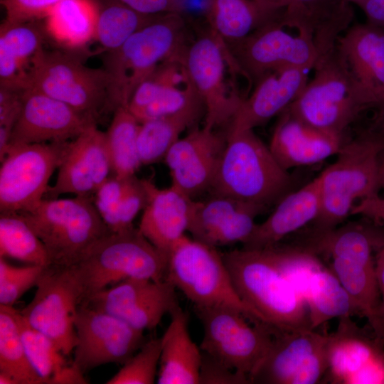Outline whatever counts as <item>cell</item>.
Here are the masks:
<instances>
[{
  "mask_svg": "<svg viewBox=\"0 0 384 384\" xmlns=\"http://www.w3.org/2000/svg\"><path fill=\"white\" fill-rule=\"evenodd\" d=\"M186 24L180 12L157 15L120 47L107 53V105L127 107L137 87L161 63L185 60Z\"/></svg>",
  "mask_w": 384,
  "mask_h": 384,
  "instance_id": "cell-1",
  "label": "cell"
},
{
  "mask_svg": "<svg viewBox=\"0 0 384 384\" xmlns=\"http://www.w3.org/2000/svg\"><path fill=\"white\" fill-rule=\"evenodd\" d=\"M242 299L280 330L310 329L307 304L280 271L272 247L222 253Z\"/></svg>",
  "mask_w": 384,
  "mask_h": 384,
  "instance_id": "cell-2",
  "label": "cell"
},
{
  "mask_svg": "<svg viewBox=\"0 0 384 384\" xmlns=\"http://www.w3.org/2000/svg\"><path fill=\"white\" fill-rule=\"evenodd\" d=\"M312 70V79L287 108L304 122L343 136L363 112L376 110L373 99L355 79L336 44L320 56Z\"/></svg>",
  "mask_w": 384,
  "mask_h": 384,
  "instance_id": "cell-3",
  "label": "cell"
},
{
  "mask_svg": "<svg viewBox=\"0 0 384 384\" xmlns=\"http://www.w3.org/2000/svg\"><path fill=\"white\" fill-rule=\"evenodd\" d=\"M226 144L209 190L266 209L289 192L292 178L253 129L226 133Z\"/></svg>",
  "mask_w": 384,
  "mask_h": 384,
  "instance_id": "cell-4",
  "label": "cell"
},
{
  "mask_svg": "<svg viewBox=\"0 0 384 384\" xmlns=\"http://www.w3.org/2000/svg\"><path fill=\"white\" fill-rule=\"evenodd\" d=\"M383 147L384 133L375 131L343 142L334 163L318 175L321 209L313 230L338 227L357 201L378 193V156Z\"/></svg>",
  "mask_w": 384,
  "mask_h": 384,
  "instance_id": "cell-5",
  "label": "cell"
},
{
  "mask_svg": "<svg viewBox=\"0 0 384 384\" xmlns=\"http://www.w3.org/2000/svg\"><path fill=\"white\" fill-rule=\"evenodd\" d=\"M18 213L44 245L51 266L74 267L111 232L93 197L43 198L33 208Z\"/></svg>",
  "mask_w": 384,
  "mask_h": 384,
  "instance_id": "cell-6",
  "label": "cell"
},
{
  "mask_svg": "<svg viewBox=\"0 0 384 384\" xmlns=\"http://www.w3.org/2000/svg\"><path fill=\"white\" fill-rule=\"evenodd\" d=\"M167 265L168 259L133 226L104 236L73 267L83 302L129 279H165Z\"/></svg>",
  "mask_w": 384,
  "mask_h": 384,
  "instance_id": "cell-7",
  "label": "cell"
},
{
  "mask_svg": "<svg viewBox=\"0 0 384 384\" xmlns=\"http://www.w3.org/2000/svg\"><path fill=\"white\" fill-rule=\"evenodd\" d=\"M165 279L195 308L227 307L241 313L252 323L266 324L239 295L222 253L215 247L183 235L169 253Z\"/></svg>",
  "mask_w": 384,
  "mask_h": 384,
  "instance_id": "cell-8",
  "label": "cell"
},
{
  "mask_svg": "<svg viewBox=\"0 0 384 384\" xmlns=\"http://www.w3.org/2000/svg\"><path fill=\"white\" fill-rule=\"evenodd\" d=\"M196 311L203 329L202 352L245 375L250 383L272 346L273 326L264 323L250 325L244 315L227 307Z\"/></svg>",
  "mask_w": 384,
  "mask_h": 384,
  "instance_id": "cell-9",
  "label": "cell"
},
{
  "mask_svg": "<svg viewBox=\"0 0 384 384\" xmlns=\"http://www.w3.org/2000/svg\"><path fill=\"white\" fill-rule=\"evenodd\" d=\"M96 119L107 105L108 78L105 69L86 66L71 50L43 48L33 60L29 87ZM27 89V90H28Z\"/></svg>",
  "mask_w": 384,
  "mask_h": 384,
  "instance_id": "cell-10",
  "label": "cell"
},
{
  "mask_svg": "<svg viewBox=\"0 0 384 384\" xmlns=\"http://www.w3.org/2000/svg\"><path fill=\"white\" fill-rule=\"evenodd\" d=\"M285 28L280 20L272 21L227 46L232 68L254 84L263 75L280 69L312 70L320 58L315 43Z\"/></svg>",
  "mask_w": 384,
  "mask_h": 384,
  "instance_id": "cell-11",
  "label": "cell"
},
{
  "mask_svg": "<svg viewBox=\"0 0 384 384\" xmlns=\"http://www.w3.org/2000/svg\"><path fill=\"white\" fill-rule=\"evenodd\" d=\"M69 142L9 147L0 167V213H21L43 198L53 171L58 169Z\"/></svg>",
  "mask_w": 384,
  "mask_h": 384,
  "instance_id": "cell-12",
  "label": "cell"
},
{
  "mask_svg": "<svg viewBox=\"0 0 384 384\" xmlns=\"http://www.w3.org/2000/svg\"><path fill=\"white\" fill-rule=\"evenodd\" d=\"M32 300L19 310L23 319L56 344L65 356L77 341L75 319L82 292L73 267H46Z\"/></svg>",
  "mask_w": 384,
  "mask_h": 384,
  "instance_id": "cell-13",
  "label": "cell"
},
{
  "mask_svg": "<svg viewBox=\"0 0 384 384\" xmlns=\"http://www.w3.org/2000/svg\"><path fill=\"white\" fill-rule=\"evenodd\" d=\"M230 57L223 42L210 29L188 45L184 65L206 108L204 126L230 124L242 99L230 91L225 68Z\"/></svg>",
  "mask_w": 384,
  "mask_h": 384,
  "instance_id": "cell-14",
  "label": "cell"
},
{
  "mask_svg": "<svg viewBox=\"0 0 384 384\" xmlns=\"http://www.w3.org/2000/svg\"><path fill=\"white\" fill-rule=\"evenodd\" d=\"M73 362L83 372L107 363H126L145 343L144 331L86 304L75 319Z\"/></svg>",
  "mask_w": 384,
  "mask_h": 384,
  "instance_id": "cell-15",
  "label": "cell"
},
{
  "mask_svg": "<svg viewBox=\"0 0 384 384\" xmlns=\"http://www.w3.org/2000/svg\"><path fill=\"white\" fill-rule=\"evenodd\" d=\"M82 303L112 314L143 331L156 327L165 314L179 306L172 283L166 279L145 278L122 281Z\"/></svg>",
  "mask_w": 384,
  "mask_h": 384,
  "instance_id": "cell-16",
  "label": "cell"
},
{
  "mask_svg": "<svg viewBox=\"0 0 384 384\" xmlns=\"http://www.w3.org/2000/svg\"><path fill=\"white\" fill-rule=\"evenodd\" d=\"M339 319L337 330L329 334V380L384 384V334H367L351 316Z\"/></svg>",
  "mask_w": 384,
  "mask_h": 384,
  "instance_id": "cell-17",
  "label": "cell"
},
{
  "mask_svg": "<svg viewBox=\"0 0 384 384\" xmlns=\"http://www.w3.org/2000/svg\"><path fill=\"white\" fill-rule=\"evenodd\" d=\"M93 124H96L94 117L44 93L28 89L23 94L9 149L21 144L68 141Z\"/></svg>",
  "mask_w": 384,
  "mask_h": 384,
  "instance_id": "cell-18",
  "label": "cell"
},
{
  "mask_svg": "<svg viewBox=\"0 0 384 384\" xmlns=\"http://www.w3.org/2000/svg\"><path fill=\"white\" fill-rule=\"evenodd\" d=\"M226 140V134L205 126L179 138L164 159L170 171L171 186L191 199L209 191Z\"/></svg>",
  "mask_w": 384,
  "mask_h": 384,
  "instance_id": "cell-19",
  "label": "cell"
},
{
  "mask_svg": "<svg viewBox=\"0 0 384 384\" xmlns=\"http://www.w3.org/2000/svg\"><path fill=\"white\" fill-rule=\"evenodd\" d=\"M111 174L105 132L93 124L69 142L55 183L48 186L44 198H56L65 193L93 197Z\"/></svg>",
  "mask_w": 384,
  "mask_h": 384,
  "instance_id": "cell-20",
  "label": "cell"
},
{
  "mask_svg": "<svg viewBox=\"0 0 384 384\" xmlns=\"http://www.w3.org/2000/svg\"><path fill=\"white\" fill-rule=\"evenodd\" d=\"M265 210L220 195L203 201L193 199L188 232L193 239L215 248L243 244L255 227V218Z\"/></svg>",
  "mask_w": 384,
  "mask_h": 384,
  "instance_id": "cell-21",
  "label": "cell"
},
{
  "mask_svg": "<svg viewBox=\"0 0 384 384\" xmlns=\"http://www.w3.org/2000/svg\"><path fill=\"white\" fill-rule=\"evenodd\" d=\"M309 70L289 68L270 72L242 99L227 132L254 129L279 116L297 98L309 81Z\"/></svg>",
  "mask_w": 384,
  "mask_h": 384,
  "instance_id": "cell-22",
  "label": "cell"
},
{
  "mask_svg": "<svg viewBox=\"0 0 384 384\" xmlns=\"http://www.w3.org/2000/svg\"><path fill=\"white\" fill-rule=\"evenodd\" d=\"M278 117L269 148L287 171L313 165L336 156L344 142L343 136L316 129L288 109Z\"/></svg>",
  "mask_w": 384,
  "mask_h": 384,
  "instance_id": "cell-23",
  "label": "cell"
},
{
  "mask_svg": "<svg viewBox=\"0 0 384 384\" xmlns=\"http://www.w3.org/2000/svg\"><path fill=\"white\" fill-rule=\"evenodd\" d=\"M281 23L310 38L320 56L335 47L352 25L353 11L346 0H283Z\"/></svg>",
  "mask_w": 384,
  "mask_h": 384,
  "instance_id": "cell-24",
  "label": "cell"
},
{
  "mask_svg": "<svg viewBox=\"0 0 384 384\" xmlns=\"http://www.w3.org/2000/svg\"><path fill=\"white\" fill-rule=\"evenodd\" d=\"M336 46L351 73L384 114V29L369 23L351 25Z\"/></svg>",
  "mask_w": 384,
  "mask_h": 384,
  "instance_id": "cell-25",
  "label": "cell"
},
{
  "mask_svg": "<svg viewBox=\"0 0 384 384\" xmlns=\"http://www.w3.org/2000/svg\"><path fill=\"white\" fill-rule=\"evenodd\" d=\"M142 181L147 201L139 229L169 260L174 245L188 231L193 199L173 186L161 189L151 180Z\"/></svg>",
  "mask_w": 384,
  "mask_h": 384,
  "instance_id": "cell-26",
  "label": "cell"
},
{
  "mask_svg": "<svg viewBox=\"0 0 384 384\" xmlns=\"http://www.w3.org/2000/svg\"><path fill=\"white\" fill-rule=\"evenodd\" d=\"M320 209L317 176L302 188L284 195L267 219L256 223L242 247L260 249L275 245L286 236L313 223Z\"/></svg>",
  "mask_w": 384,
  "mask_h": 384,
  "instance_id": "cell-27",
  "label": "cell"
},
{
  "mask_svg": "<svg viewBox=\"0 0 384 384\" xmlns=\"http://www.w3.org/2000/svg\"><path fill=\"white\" fill-rule=\"evenodd\" d=\"M283 0H208L209 28L225 46L233 45L262 26L280 20Z\"/></svg>",
  "mask_w": 384,
  "mask_h": 384,
  "instance_id": "cell-28",
  "label": "cell"
},
{
  "mask_svg": "<svg viewBox=\"0 0 384 384\" xmlns=\"http://www.w3.org/2000/svg\"><path fill=\"white\" fill-rule=\"evenodd\" d=\"M162 335L156 382L159 384H198L203 352L193 341L187 314L178 306Z\"/></svg>",
  "mask_w": 384,
  "mask_h": 384,
  "instance_id": "cell-29",
  "label": "cell"
},
{
  "mask_svg": "<svg viewBox=\"0 0 384 384\" xmlns=\"http://www.w3.org/2000/svg\"><path fill=\"white\" fill-rule=\"evenodd\" d=\"M272 346L250 378V383L289 384L304 360L326 335L314 330H280L274 327Z\"/></svg>",
  "mask_w": 384,
  "mask_h": 384,
  "instance_id": "cell-30",
  "label": "cell"
},
{
  "mask_svg": "<svg viewBox=\"0 0 384 384\" xmlns=\"http://www.w3.org/2000/svg\"><path fill=\"white\" fill-rule=\"evenodd\" d=\"M36 21L1 25L0 87L18 91L28 88L33 60L43 48Z\"/></svg>",
  "mask_w": 384,
  "mask_h": 384,
  "instance_id": "cell-31",
  "label": "cell"
},
{
  "mask_svg": "<svg viewBox=\"0 0 384 384\" xmlns=\"http://www.w3.org/2000/svg\"><path fill=\"white\" fill-rule=\"evenodd\" d=\"M302 246L315 254L338 257L363 265H375V252L384 234L359 223H351L326 231H312Z\"/></svg>",
  "mask_w": 384,
  "mask_h": 384,
  "instance_id": "cell-32",
  "label": "cell"
},
{
  "mask_svg": "<svg viewBox=\"0 0 384 384\" xmlns=\"http://www.w3.org/2000/svg\"><path fill=\"white\" fill-rule=\"evenodd\" d=\"M205 114V105L199 97L173 114L140 123L137 146L142 165L152 164L164 159L181 134Z\"/></svg>",
  "mask_w": 384,
  "mask_h": 384,
  "instance_id": "cell-33",
  "label": "cell"
},
{
  "mask_svg": "<svg viewBox=\"0 0 384 384\" xmlns=\"http://www.w3.org/2000/svg\"><path fill=\"white\" fill-rule=\"evenodd\" d=\"M99 10L95 0H62L46 18L45 28L59 45L81 48L95 39Z\"/></svg>",
  "mask_w": 384,
  "mask_h": 384,
  "instance_id": "cell-34",
  "label": "cell"
},
{
  "mask_svg": "<svg viewBox=\"0 0 384 384\" xmlns=\"http://www.w3.org/2000/svg\"><path fill=\"white\" fill-rule=\"evenodd\" d=\"M331 259L329 269L350 296L358 313L366 317L371 327L378 326L381 321L378 313L381 295L375 265H363L338 257Z\"/></svg>",
  "mask_w": 384,
  "mask_h": 384,
  "instance_id": "cell-35",
  "label": "cell"
},
{
  "mask_svg": "<svg viewBox=\"0 0 384 384\" xmlns=\"http://www.w3.org/2000/svg\"><path fill=\"white\" fill-rule=\"evenodd\" d=\"M305 300L312 330L334 318L358 314L338 278L324 267L313 276Z\"/></svg>",
  "mask_w": 384,
  "mask_h": 384,
  "instance_id": "cell-36",
  "label": "cell"
},
{
  "mask_svg": "<svg viewBox=\"0 0 384 384\" xmlns=\"http://www.w3.org/2000/svg\"><path fill=\"white\" fill-rule=\"evenodd\" d=\"M139 125L127 107H119L114 111L105 132L112 174L132 176L142 166L137 146Z\"/></svg>",
  "mask_w": 384,
  "mask_h": 384,
  "instance_id": "cell-37",
  "label": "cell"
},
{
  "mask_svg": "<svg viewBox=\"0 0 384 384\" xmlns=\"http://www.w3.org/2000/svg\"><path fill=\"white\" fill-rule=\"evenodd\" d=\"M16 311L0 304V373L11 375L17 384H43L26 353Z\"/></svg>",
  "mask_w": 384,
  "mask_h": 384,
  "instance_id": "cell-38",
  "label": "cell"
},
{
  "mask_svg": "<svg viewBox=\"0 0 384 384\" xmlns=\"http://www.w3.org/2000/svg\"><path fill=\"white\" fill-rule=\"evenodd\" d=\"M0 257L51 266L44 245L18 213H0Z\"/></svg>",
  "mask_w": 384,
  "mask_h": 384,
  "instance_id": "cell-39",
  "label": "cell"
},
{
  "mask_svg": "<svg viewBox=\"0 0 384 384\" xmlns=\"http://www.w3.org/2000/svg\"><path fill=\"white\" fill-rule=\"evenodd\" d=\"M156 16L142 14L119 0H107L100 6L95 40L107 53L114 50Z\"/></svg>",
  "mask_w": 384,
  "mask_h": 384,
  "instance_id": "cell-40",
  "label": "cell"
},
{
  "mask_svg": "<svg viewBox=\"0 0 384 384\" xmlns=\"http://www.w3.org/2000/svg\"><path fill=\"white\" fill-rule=\"evenodd\" d=\"M17 321L28 358L44 383L53 379L68 365L65 356L48 336L31 326L16 311Z\"/></svg>",
  "mask_w": 384,
  "mask_h": 384,
  "instance_id": "cell-41",
  "label": "cell"
},
{
  "mask_svg": "<svg viewBox=\"0 0 384 384\" xmlns=\"http://www.w3.org/2000/svg\"><path fill=\"white\" fill-rule=\"evenodd\" d=\"M189 80L184 61L164 62L137 87L127 107L131 112H134L166 91L183 85Z\"/></svg>",
  "mask_w": 384,
  "mask_h": 384,
  "instance_id": "cell-42",
  "label": "cell"
},
{
  "mask_svg": "<svg viewBox=\"0 0 384 384\" xmlns=\"http://www.w3.org/2000/svg\"><path fill=\"white\" fill-rule=\"evenodd\" d=\"M161 338L146 341L107 384H153L157 379Z\"/></svg>",
  "mask_w": 384,
  "mask_h": 384,
  "instance_id": "cell-43",
  "label": "cell"
},
{
  "mask_svg": "<svg viewBox=\"0 0 384 384\" xmlns=\"http://www.w3.org/2000/svg\"><path fill=\"white\" fill-rule=\"evenodd\" d=\"M45 268L36 265L16 267L0 257V304L13 306L26 291L36 285Z\"/></svg>",
  "mask_w": 384,
  "mask_h": 384,
  "instance_id": "cell-44",
  "label": "cell"
},
{
  "mask_svg": "<svg viewBox=\"0 0 384 384\" xmlns=\"http://www.w3.org/2000/svg\"><path fill=\"white\" fill-rule=\"evenodd\" d=\"M201 97L193 82L171 88L145 107L131 112L139 123L173 114Z\"/></svg>",
  "mask_w": 384,
  "mask_h": 384,
  "instance_id": "cell-45",
  "label": "cell"
},
{
  "mask_svg": "<svg viewBox=\"0 0 384 384\" xmlns=\"http://www.w3.org/2000/svg\"><path fill=\"white\" fill-rule=\"evenodd\" d=\"M146 201L147 193L143 181L134 176L107 223L110 230L117 233L133 227L134 219L144 208Z\"/></svg>",
  "mask_w": 384,
  "mask_h": 384,
  "instance_id": "cell-46",
  "label": "cell"
},
{
  "mask_svg": "<svg viewBox=\"0 0 384 384\" xmlns=\"http://www.w3.org/2000/svg\"><path fill=\"white\" fill-rule=\"evenodd\" d=\"M134 176L111 174L94 194V204L107 226Z\"/></svg>",
  "mask_w": 384,
  "mask_h": 384,
  "instance_id": "cell-47",
  "label": "cell"
},
{
  "mask_svg": "<svg viewBox=\"0 0 384 384\" xmlns=\"http://www.w3.org/2000/svg\"><path fill=\"white\" fill-rule=\"evenodd\" d=\"M62 0H1L6 11L4 22L21 23L46 18Z\"/></svg>",
  "mask_w": 384,
  "mask_h": 384,
  "instance_id": "cell-48",
  "label": "cell"
},
{
  "mask_svg": "<svg viewBox=\"0 0 384 384\" xmlns=\"http://www.w3.org/2000/svg\"><path fill=\"white\" fill-rule=\"evenodd\" d=\"M328 338L304 360L290 380L289 384L319 383L329 369Z\"/></svg>",
  "mask_w": 384,
  "mask_h": 384,
  "instance_id": "cell-49",
  "label": "cell"
},
{
  "mask_svg": "<svg viewBox=\"0 0 384 384\" xmlns=\"http://www.w3.org/2000/svg\"><path fill=\"white\" fill-rule=\"evenodd\" d=\"M199 383L244 384L250 382L245 375L203 353Z\"/></svg>",
  "mask_w": 384,
  "mask_h": 384,
  "instance_id": "cell-50",
  "label": "cell"
},
{
  "mask_svg": "<svg viewBox=\"0 0 384 384\" xmlns=\"http://www.w3.org/2000/svg\"><path fill=\"white\" fill-rule=\"evenodd\" d=\"M133 9L146 15L180 12L177 0H119Z\"/></svg>",
  "mask_w": 384,
  "mask_h": 384,
  "instance_id": "cell-51",
  "label": "cell"
},
{
  "mask_svg": "<svg viewBox=\"0 0 384 384\" xmlns=\"http://www.w3.org/2000/svg\"><path fill=\"white\" fill-rule=\"evenodd\" d=\"M351 215H360L384 223V198L375 193L360 200L353 206Z\"/></svg>",
  "mask_w": 384,
  "mask_h": 384,
  "instance_id": "cell-52",
  "label": "cell"
},
{
  "mask_svg": "<svg viewBox=\"0 0 384 384\" xmlns=\"http://www.w3.org/2000/svg\"><path fill=\"white\" fill-rule=\"evenodd\" d=\"M357 5L365 14L367 23L384 29V0H361Z\"/></svg>",
  "mask_w": 384,
  "mask_h": 384,
  "instance_id": "cell-53",
  "label": "cell"
},
{
  "mask_svg": "<svg viewBox=\"0 0 384 384\" xmlns=\"http://www.w3.org/2000/svg\"><path fill=\"white\" fill-rule=\"evenodd\" d=\"M83 372L73 361L72 364L67 365L60 373L53 379L54 384L60 383H87L83 377Z\"/></svg>",
  "mask_w": 384,
  "mask_h": 384,
  "instance_id": "cell-54",
  "label": "cell"
},
{
  "mask_svg": "<svg viewBox=\"0 0 384 384\" xmlns=\"http://www.w3.org/2000/svg\"><path fill=\"white\" fill-rule=\"evenodd\" d=\"M378 188L380 189L384 188V147L380 151L378 156Z\"/></svg>",
  "mask_w": 384,
  "mask_h": 384,
  "instance_id": "cell-55",
  "label": "cell"
},
{
  "mask_svg": "<svg viewBox=\"0 0 384 384\" xmlns=\"http://www.w3.org/2000/svg\"><path fill=\"white\" fill-rule=\"evenodd\" d=\"M378 313H379V316L384 322V299L381 301Z\"/></svg>",
  "mask_w": 384,
  "mask_h": 384,
  "instance_id": "cell-56",
  "label": "cell"
},
{
  "mask_svg": "<svg viewBox=\"0 0 384 384\" xmlns=\"http://www.w3.org/2000/svg\"><path fill=\"white\" fill-rule=\"evenodd\" d=\"M380 255L383 258V260L384 262V240L382 242V245L380 246Z\"/></svg>",
  "mask_w": 384,
  "mask_h": 384,
  "instance_id": "cell-57",
  "label": "cell"
},
{
  "mask_svg": "<svg viewBox=\"0 0 384 384\" xmlns=\"http://www.w3.org/2000/svg\"><path fill=\"white\" fill-rule=\"evenodd\" d=\"M378 121L384 124V114H378Z\"/></svg>",
  "mask_w": 384,
  "mask_h": 384,
  "instance_id": "cell-58",
  "label": "cell"
},
{
  "mask_svg": "<svg viewBox=\"0 0 384 384\" xmlns=\"http://www.w3.org/2000/svg\"><path fill=\"white\" fill-rule=\"evenodd\" d=\"M346 1L351 4L353 3L357 5L361 0H346Z\"/></svg>",
  "mask_w": 384,
  "mask_h": 384,
  "instance_id": "cell-59",
  "label": "cell"
}]
</instances>
